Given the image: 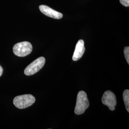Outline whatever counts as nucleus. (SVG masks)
<instances>
[{
    "label": "nucleus",
    "mask_w": 129,
    "mask_h": 129,
    "mask_svg": "<svg viewBox=\"0 0 129 129\" xmlns=\"http://www.w3.org/2000/svg\"><path fill=\"white\" fill-rule=\"evenodd\" d=\"M89 106V102L86 93L84 91H80L77 95L76 105L75 113L77 115H81Z\"/></svg>",
    "instance_id": "f257e3e1"
},
{
    "label": "nucleus",
    "mask_w": 129,
    "mask_h": 129,
    "mask_svg": "<svg viewBox=\"0 0 129 129\" xmlns=\"http://www.w3.org/2000/svg\"><path fill=\"white\" fill-rule=\"evenodd\" d=\"M36 99L31 94H25L15 97L13 101L14 106L20 109H23L32 105Z\"/></svg>",
    "instance_id": "f03ea898"
},
{
    "label": "nucleus",
    "mask_w": 129,
    "mask_h": 129,
    "mask_svg": "<svg viewBox=\"0 0 129 129\" xmlns=\"http://www.w3.org/2000/svg\"><path fill=\"white\" fill-rule=\"evenodd\" d=\"M32 45L30 43L27 41L18 43L13 47L14 54L19 57L27 56L32 52Z\"/></svg>",
    "instance_id": "7ed1b4c3"
},
{
    "label": "nucleus",
    "mask_w": 129,
    "mask_h": 129,
    "mask_svg": "<svg viewBox=\"0 0 129 129\" xmlns=\"http://www.w3.org/2000/svg\"><path fill=\"white\" fill-rule=\"evenodd\" d=\"M46 62L44 57H40L29 64L24 70V73L27 76H31L37 73L43 68Z\"/></svg>",
    "instance_id": "20e7f679"
},
{
    "label": "nucleus",
    "mask_w": 129,
    "mask_h": 129,
    "mask_svg": "<svg viewBox=\"0 0 129 129\" xmlns=\"http://www.w3.org/2000/svg\"><path fill=\"white\" fill-rule=\"evenodd\" d=\"M102 101V103L107 106L111 111H114L117 105V100L115 94L110 90H107L103 95Z\"/></svg>",
    "instance_id": "39448f33"
},
{
    "label": "nucleus",
    "mask_w": 129,
    "mask_h": 129,
    "mask_svg": "<svg viewBox=\"0 0 129 129\" xmlns=\"http://www.w3.org/2000/svg\"><path fill=\"white\" fill-rule=\"evenodd\" d=\"M39 10L43 14L47 16L56 19H60L63 16V14L56 11L52 9L48 6L41 5L39 6Z\"/></svg>",
    "instance_id": "423d86ee"
},
{
    "label": "nucleus",
    "mask_w": 129,
    "mask_h": 129,
    "mask_svg": "<svg viewBox=\"0 0 129 129\" xmlns=\"http://www.w3.org/2000/svg\"><path fill=\"white\" fill-rule=\"evenodd\" d=\"M85 51V47L84 46V41L83 40H79L75 47L72 59L74 61L79 60L83 56Z\"/></svg>",
    "instance_id": "0eeeda50"
},
{
    "label": "nucleus",
    "mask_w": 129,
    "mask_h": 129,
    "mask_svg": "<svg viewBox=\"0 0 129 129\" xmlns=\"http://www.w3.org/2000/svg\"><path fill=\"white\" fill-rule=\"evenodd\" d=\"M123 99L124 102L126 109L129 112V90L126 89L123 93Z\"/></svg>",
    "instance_id": "6e6552de"
},
{
    "label": "nucleus",
    "mask_w": 129,
    "mask_h": 129,
    "mask_svg": "<svg viewBox=\"0 0 129 129\" xmlns=\"http://www.w3.org/2000/svg\"><path fill=\"white\" fill-rule=\"evenodd\" d=\"M124 53L125 57L126 59V61L129 64V47L126 46L124 48Z\"/></svg>",
    "instance_id": "1a4fd4ad"
},
{
    "label": "nucleus",
    "mask_w": 129,
    "mask_h": 129,
    "mask_svg": "<svg viewBox=\"0 0 129 129\" xmlns=\"http://www.w3.org/2000/svg\"><path fill=\"white\" fill-rule=\"evenodd\" d=\"M120 2L122 5L125 7H129V0H120Z\"/></svg>",
    "instance_id": "9d476101"
},
{
    "label": "nucleus",
    "mask_w": 129,
    "mask_h": 129,
    "mask_svg": "<svg viewBox=\"0 0 129 129\" xmlns=\"http://www.w3.org/2000/svg\"><path fill=\"white\" fill-rule=\"evenodd\" d=\"M3 73V68L0 66V77L2 75Z\"/></svg>",
    "instance_id": "9b49d317"
}]
</instances>
